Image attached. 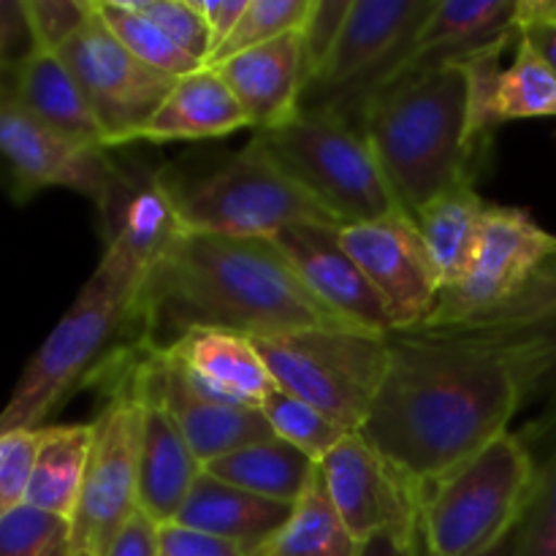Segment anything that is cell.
Masks as SVG:
<instances>
[{
	"mask_svg": "<svg viewBox=\"0 0 556 556\" xmlns=\"http://www.w3.org/2000/svg\"><path fill=\"white\" fill-rule=\"evenodd\" d=\"M391 362L358 432L418 492L508 432L519 386L494 353L438 334H389Z\"/></svg>",
	"mask_w": 556,
	"mask_h": 556,
	"instance_id": "1",
	"label": "cell"
},
{
	"mask_svg": "<svg viewBox=\"0 0 556 556\" xmlns=\"http://www.w3.org/2000/svg\"><path fill=\"white\" fill-rule=\"evenodd\" d=\"M134 345L166 351L193 329L258 337L351 329L307 291L271 239L179 233L141 286Z\"/></svg>",
	"mask_w": 556,
	"mask_h": 556,
	"instance_id": "2",
	"label": "cell"
},
{
	"mask_svg": "<svg viewBox=\"0 0 556 556\" xmlns=\"http://www.w3.org/2000/svg\"><path fill=\"white\" fill-rule=\"evenodd\" d=\"M470 81L462 58L445 60L364 98L351 123L364 130L407 215L478 177L467 144Z\"/></svg>",
	"mask_w": 556,
	"mask_h": 556,
	"instance_id": "3",
	"label": "cell"
},
{
	"mask_svg": "<svg viewBox=\"0 0 556 556\" xmlns=\"http://www.w3.org/2000/svg\"><path fill=\"white\" fill-rule=\"evenodd\" d=\"M147 275L144 261L119 244H106L101 264L16 380L14 394L0 410V434L41 429L71 391L96 375L106 362V348L134 320Z\"/></svg>",
	"mask_w": 556,
	"mask_h": 556,
	"instance_id": "4",
	"label": "cell"
},
{
	"mask_svg": "<svg viewBox=\"0 0 556 556\" xmlns=\"http://www.w3.org/2000/svg\"><path fill=\"white\" fill-rule=\"evenodd\" d=\"M554 309L556 233L521 206L489 204L470 269L416 331H508Z\"/></svg>",
	"mask_w": 556,
	"mask_h": 556,
	"instance_id": "5",
	"label": "cell"
},
{
	"mask_svg": "<svg viewBox=\"0 0 556 556\" xmlns=\"http://www.w3.org/2000/svg\"><path fill=\"white\" fill-rule=\"evenodd\" d=\"M535 456L519 432H505L424 492L421 543L427 556H478L519 527Z\"/></svg>",
	"mask_w": 556,
	"mask_h": 556,
	"instance_id": "6",
	"label": "cell"
},
{
	"mask_svg": "<svg viewBox=\"0 0 556 556\" xmlns=\"http://www.w3.org/2000/svg\"><path fill=\"white\" fill-rule=\"evenodd\" d=\"M168 188L185 233L271 239L299 223L342 228L271 157L258 136L212 172L177 182L168 179Z\"/></svg>",
	"mask_w": 556,
	"mask_h": 556,
	"instance_id": "7",
	"label": "cell"
},
{
	"mask_svg": "<svg viewBox=\"0 0 556 556\" xmlns=\"http://www.w3.org/2000/svg\"><path fill=\"white\" fill-rule=\"evenodd\" d=\"M255 136L342 228L402 210L369 139L342 114L304 109L286 128Z\"/></svg>",
	"mask_w": 556,
	"mask_h": 556,
	"instance_id": "8",
	"label": "cell"
},
{
	"mask_svg": "<svg viewBox=\"0 0 556 556\" xmlns=\"http://www.w3.org/2000/svg\"><path fill=\"white\" fill-rule=\"evenodd\" d=\"M92 378L106 386L109 400L92 421L90 462L68 525L71 556H106L139 510L141 405L130 378V353L106 356Z\"/></svg>",
	"mask_w": 556,
	"mask_h": 556,
	"instance_id": "9",
	"label": "cell"
},
{
	"mask_svg": "<svg viewBox=\"0 0 556 556\" xmlns=\"http://www.w3.org/2000/svg\"><path fill=\"white\" fill-rule=\"evenodd\" d=\"M277 389L342 427H364L391 362L389 337L358 329H299L253 340Z\"/></svg>",
	"mask_w": 556,
	"mask_h": 556,
	"instance_id": "10",
	"label": "cell"
},
{
	"mask_svg": "<svg viewBox=\"0 0 556 556\" xmlns=\"http://www.w3.org/2000/svg\"><path fill=\"white\" fill-rule=\"evenodd\" d=\"M434 0H353L345 27L307 92L313 106L348 117L351 109L405 58ZM302 109V112H304Z\"/></svg>",
	"mask_w": 556,
	"mask_h": 556,
	"instance_id": "11",
	"label": "cell"
},
{
	"mask_svg": "<svg viewBox=\"0 0 556 556\" xmlns=\"http://www.w3.org/2000/svg\"><path fill=\"white\" fill-rule=\"evenodd\" d=\"M60 58L79 81L109 150L139 141L141 130L150 125L177 81L139 63L106 30L96 11L85 30L63 47Z\"/></svg>",
	"mask_w": 556,
	"mask_h": 556,
	"instance_id": "12",
	"label": "cell"
},
{
	"mask_svg": "<svg viewBox=\"0 0 556 556\" xmlns=\"http://www.w3.org/2000/svg\"><path fill=\"white\" fill-rule=\"evenodd\" d=\"M0 163L9 172L16 201L43 188H68L90 199L103 215L125 179L109 150L81 147L54 134L14 96L0 103Z\"/></svg>",
	"mask_w": 556,
	"mask_h": 556,
	"instance_id": "13",
	"label": "cell"
},
{
	"mask_svg": "<svg viewBox=\"0 0 556 556\" xmlns=\"http://www.w3.org/2000/svg\"><path fill=\"white\" fill-rule=\"evenodd\" d=\"M340 242L378 293L391 334H407L429 324L443 280L413 215L400 210L380 220L345 226L340 228Z\"/></svg>",
	"mask_w": 556,
	"mask_h": 556,
	"instance_id": "14",
	"label": "cell"
},
{
	"mask_svg": "<svg viewBox=\"0 0 556 556\" xmlns=\"http://www.w3.org/2000/svg\"><path fill=\"white\" fill-rule=\"evenodd\" d=\"M470 81L467 144L481 163L500 125L514 119L556 117V76L532 52L519 30H508L497 41L462 54Z\"/></svg>",
	"mask_w": 556,
	"mask_h": 556,
	"instance_id": "15",
	"label": "cell"
},
{
	"mask_svg": "<svg viewBox=\"0 0 556 556\" xmlns=\"http://www.w3.org/2000/svg\"><path fill=\"white\" fill-rule=\"evenodd\" d=\"M318 470L331 505L358 543L378 532H421V492L362 432L348 434Z\"/></svg>",
	"mask_w": 556,
	"mask_h": 556,
	"instance_id": "16",
	"label": "cell"
},
{
	"mask_svg": "<svg viewBox=\"0 0 556 556\" xmlns=\"http://www.w3.org/2000/svg\"><path fill=\"white\" fill-rule=\"evenodd\" d=\"M130 378L141 405L139 510L155 525H172L204 467L168 413L161 391V353L130 345Z\"/></svg>",
	"mask_w": 556,
	"mask_h": 556,
	"instance_id": "17",
	"label": "cell"
},
{
	"mask_svg": "<svg viewBox=\"0 0 556 556\" xmlns=\"http://www.w3.org/2000/svg\"><path fill=\"white\" fill-rule=\"evenodd\" d=\"M307 291L345 326L389 337L391 324L378 293L340 242V228L299 223L271 237Z\"/></svg>",
	"mask_w": 556,
	"mask_h": 556,
	"instance_id": "18",
	"label": "cell"
},
{
	"mask_svg": "<svg viewBox=\"0 0 556 556\" xmlns=\"http://www.w3.org/2000/svg\"><path fill=\"white\" fill-rule=\"evenodd\" d=\"M212 68L233 92L255 134L286 128L302 114V98L309 90L302 30L233 54Z\"/></svg>",
	"mask_w": 556,
	"mask_h": 556,
	"instance_id": "19",
	"label": "cell"
},
{
	"mask_svg": "<svg viewBox=\"0 0 556 556\" xmlns=\"http://www.w3.org/2000/svg\"><path fill=\"white\" fill-rule=\"evenodd\" d=\"M516 3L519 0H434L432 11L418 27L405 58L364 98L375 96V92L386 90L396 81L410 79L421 71L434 68L445 60H456L462 54H470L486 43L497 41L500 36L516 27ZM351 114L345 119H351Z\"/></svg>",
	"mask_w": 556,
	"mask_h": 556,
	"instance_id": "20",
	"label": "cell"
},
{
	"mask_svg": "<svg viewBox=\"0 0 556 556\" xmlns=\"http://www.w3.org/2000/svg\"><path fill=\"white\" fill-rule=\"evenodd\" d=\"M168 358L185 378L212 400L261 410L266 396L277 389L264 356L244 334L220 329H193L166 348Z\"/></svg>",
	"mask_w": 556,
	"mask_h": 556,
	"instance_id": "21",
	"label": "cell"
},
{
	"mask_svg": "<svg viewBox=\"0 0 556 556\" xmlns=\"http://www.w3.org/2000/svg\"><path fill=\"white\" fill-rule=\"evenodd\" d=\"M161 353L163 402L201 467L239 448L275 438L264 413L201 394L166 353Z\"/></svg>",
	"mask_w": 556,
	"mask_h": 556,
	"instance_id": "22",
	"label": "cell"
},
{
	"mask_svg": "<svg viewBox=\"0 0 556 556\" xmlns=\"http://www.w3.org/2000/svg\"><path fill=\"white\" fill-rule=\"evenodd\" d=\"M291 503L258 497L201 472L172 525L223 538L253 556H266L291 521Z\"/></svg>",
	"mask_w": 556,
	"mask_h": 556,
	"instance_id": "23",
	"label": "cell"
},
{
	"mask_svg": "<svg viewBox=\"0 0 556 556\" xmlns=\"http://www.w3.org/2000/svg\"><path fill=\"white\" fill-rule=\"evenodd\" d=\"M250 128L248 114L215 68L204 65L195 74L174 81L172 92L155 117L141 130L139 141H204Z\"/></svg>",
	"mask_w": 556,
	"mask_h": 556,
	"instance_id": "24",
	"label": "cell"
},
{
	"mask_svg": "<svg viewBox=\"0 0 556 556\" xmlns=\"http://www.w3.org/2000/svg\"><path fill=\"white\" fill-rule=\"evenodd\" d=\"M413 334L448 337L494 353L514 372L521 410L538 407L541 413L532 421H548L556 416V309L535 324L508 331H413Z\"/></svg>",
	"mask_w": 556,
	"mask_h": 556,
	"instance_id": "25",
	"label": "cell"
},
{
	"mask_svg": "<svg viewBox=\"0 0 556 556\" xmlns=\"http://www.w3.org/2000/svg\"><path fill=\"white\" fill-rule=\"evenodd\" d=\"M14 98L54 134L81 147L109 150L106 136H103L96 114L90 112V103H87L79 81L74 79L60 54L33 49L16 65Z\"/></svg>",
	"mask_w": 556,
	"mask_h": 556,
	"instance_id": "26",
	"label": "cell"
},
{
	"mask_svg": "<svg viewBox=\"0 0 556 556\" xmlns=\"http://www.w3.org/2000/svg\"><path fill=\"white\" fill-rule=\"evenodd\" d=\"M489 204L476 190V179L454 185L413 215L432 255L443 288L456 286L470 269L481 239Z\"/></svg>",
	"mask_w": 556,
	"mask_h": 556,
	"instance_id": "27",
	"label": "cell"
},
{
	"mask_svg": "<svg viewBox=\"0 0 556 556\" xmlns=\"http://www.w3.org/2000/svg\"><path fill=\"white\" fill-rule=\"evenodd\" d=\"M92 438H96L92 424L41 427V443H38L36 467H33L25 503L71 525L87 462H90Z\"/></svg>",
	"mask_w": 556,
	"mask_h": 556,
	"instance_id": "28",
	"label": "cell"
},
{
	"mask_svg": "<svg viewBox=\"0 0 556 556\" xmlns=\"http://www.w3.org/2000/svg\"><path fill=\"white\" fill-rule=\"evenodd\" d=\"M204 472L258 497L296 505L318 472V465L280 438H271L210 462Z\"/></svg>",
	"mask_w": 556,
	"mask_h": 556,
	"instance_id": "29",
	"label": "cell"
},
{
	"mask_svg": "<svg viewBox=\"0 0 556 556\" xmlns=\"http://www.w3.org/2000/svg\"><path fill=\"white\" fill-rule=\"evenodd\" d=\"M521 440L535 456V486L519 521L516 556H556V416L530 421Z\"/></svg>",
	"mask_w": 556,
	"mask_h": 556,
	"instance_id": "30",
	"label": "cell"
},
{
	"mask_svg": "<svg viewBox=\"0 0 556 556\" xmlns=\"http://www.w3.org/2000/svg\"><path fill=\"white\" fill-rule=\"evenodd\" d=\"M356 548L358 541L342 525L318 470L266 556H356Z\"/></svg>",
	"mask_w": 556,
	"mask_h": 556,
	"instance_id": "31",
	"label": "cell"
},
{
	"mask_svg": "<svg viewBox=\"0 0 556 556\" xmlns=\"http://www.w3.org/2000/svg\"><path fill=\"white\" fill-rule=\"evenodd\" d=\"M92 11L106 25V30L147 68L172 79H182L204 68L199 58L177 47L155 22L130 9L128 0H92Z\"/></svg>",
	"mask_w": 556,
	"mask_h": 556,
	"instance_id": "32",
	"label": "cell"
},
{
	"mask_svg": "<svg viewBox=\"0 0 556 556\" xmlns=\"http://www.w3.org/2000/svg\"><path fill=\"white\" fill-rule=\"evenodd\" d=\"M261 413L269 421L275 438L302 451L315 465H320L351 434V429L342 427L340 421L282 389H275L266 396Z\"/></svg>",
	"mask_w": 556,
	"mask_h": 556,
	"instance_id": "33",
	"label": "cell"
},
{
	"mask_svg": "<svg viewBox=\"0 0 556 556\" xmlns=\"http://www.w3.org/2000/svg\"><path fill=\"white\" fill-rule=\"evenodd\" d=\"M309 5H313V0H250L231 36L217 47V52L212 54L206 65L212 68V65L233 58V54H242L248 49L261 47V43L275 41L286 33L302 30L304 22H307Z\"/></svg>",
	"mask_w": 556,
	"mask_h": 556,
	"instance_id": "34",
	"label": "cell"
},
{
	"mask_svg": "<svg viewBox=\"0 0 556 556\" xmlns=\"http://www.w3.org/2000/svg\"><path fill=\"white\" fill-rule=\"evenodd\" d=\"M33 49L60 54L92 20V0H22Z\"/></svg>",
	"mask_w": 556,
	"mask_h": 556,
	"instance_id": "35",
	"label": "cell"
},
{
	"mask_svg": "<svg viewBox=\"0 0 556 556\" xmlns=\"http://www.w3.org/2000/svg\"><path fill=\"white\" fill-rule=\"evenodd\" d=\"M68 541V521L22 503L0 516V556H47Z\"/></svg>",
	"mask_w": 556,
	"mask_h": 556,
	"instance_id": "36",
	"label": "cell"
},
{
	"mask_svg": "<svg viewBox=\"0 0 556 556\" xmlns=\"http://www.w3.org/2000/svg\"><path fill=\"white\" fill-rule=\"evenodd\" d=\"M128 3L130 9L155 22L177 47H182L185 52L193 54L206 65L212 54V38L204 20L195 11L193 0H128Z\"/></svg>",
	"mask_w": 556,
	"mask_h": 556,
	"instance_id": "37",
	"label": "cell"
},
{
	"mask_svg": "<svg viewBox=\"0 0 556 556\" xmlns=\"http://www.w3.org/2000/svg\"><path fill=\"white\" fill-rule=\"evenodd\" d=\"M38 443H41V429H14L0 434V516L25 503Z\"/></svg>",
	"mask_w": 556,
	"mask_h": 556,
	"instance_id": "38",
	"label": "cell"
},
{
	"mask_svg": "<svg viewBox=\"0 0 556 556\" xmlns=\"http://www.w3.org/2000/svg\"><path fill=\"white\" fill-rule=\"evenodd\" d=\"M351 5L353 0H313V5H309L307 22H304L302 27L309 85H313V81L318 79L320 71H324L326 60H329L331 49H334L337 38H340L342 27H345Z\"/></svg>",
	"mask_w": 556,
	"mask_h": 556,
	"instance_id": "39",
	"label": "cell"
},
{
	"mask_svg": "<svg viewBox=\"0 0 556 556\" xmlns=\"http://www.w3.org/2000/svg\"><path fill=\"white\" fill-rule=\"evenodd\" d=\"M516 30L556 76V0H519Z\"/></svg>",
	"mask_w": 556,
	"mask_h": 556,
	"instance_id": "40",
	"label": "cell"
},
{
	"mask_svg": "<svg viewBox=\"0 0 556 556\" xmlns=\"http://www.w3.org/2000/svg\"><path fill=\"white\" fill-rule=\"evenodd\" d=\"M157 543H161V556H253L237 543L179 525H163Z\"/></svg>",
	"mask_w": 556,
	"mask_h": 556,
	"instance_id": "41",
	"label": "cell"
},
{
	"mask_svg": "<svg viewBox=\"0 0 556 556\" xmlns=\"http://www.w3.org/2000/svg\"><path fill=\"white\" fill-rule=\"evenodd\" d=\"M33 52L22 0H0V63L20 65Z\"/></svg>",
	"mask_w": 556,
	"mask_h": 556,
	"instance_id": "42",
	"label": "cell"
},
{
	"mask_svg": "<svg viewBox=\"0 0 556 556\" xmlns=\"http://www.w3.org/2000/svg\"><path fill=\"white\" fill-rule=\"evenodd\" d=\"M157 532H161V525H155L144 510H136L123 532L114 538L106 556H161Z\"/></svg>",
	"mask_w": 556,
	"mask_h": 556,
	"instance_id": "43",
	"label": "cell"
},
{
	"mask_svg": "<svg viewBox=\"0 0 556 556\" xmlns=\"http://www.w3.org/2000/svg\"><path fill=\"white\" fill-rule=\"evenodd\" d=\"M248 3L250 0H193L195 11H199L206 30H210L212 54L217 52V47H220L228 36H231V30L237 27V22L242 20ZM206 63H210V60H206Z\"/></svg>",
	"mask_w": 556,
	"mask_h": 556,
	"instance_id": "44",
	"label": "cell"
},
{
	"mask_svg": "<svg viewBox=\"0 0 556 556\" xmlns=\"http://www.w3.org/2000/svg\"><path fill=\"white\" fill-rule=\"evenodd\" d=\"M421 532L416 535H402V532H378L358 543L356 556H418Z\"/></svg>",
	"mask_w": 556,
	"mask_h": 556,
	"instance_id": "45",
	"label": "cell"
},
{
	"mask_svg": "<svg viewBox=\"0 0 556 556\" xmlns=\"http://www.w3.org/2000/svg\"><path fill=\"white\" fill-rule=\"evenodd\" d=\"M516 548H519V527H516L514 532H508V535H505L497 546H492L489 552H483L478 556H516Z\"/></svg>",
	"mask_w": 556,
	"mask_h": 556,
	"instance_id": "46",
	"label": "cell"
},
{
	"mask_svg": "<svg viewBox=\"0 0 556 556\" xmlns=\"http://www.w3.org/2000/svg\"><path fill=\"white\" fill-rule=\"evenodd\" d=\"M14 85H16V65L0 63V103H3L5 98L14 96Z\"/></svg>",
	"mask_w": 556,
	"mask_h": 556,
	"instance_id": "47",
	"label": "cell"
},
{
	"mask_svg": "<svg viewBox=\"0 0 556 556\" xmlns=\"http://www.w3.org/2000/svg\"><path fill=\"white\" fill-rule=\"evenodd\" d=\"M47 556H71V554H68V541L58 543V546H54V548H52V552H49Z\"/></svg>",
	"mask_w": 556,
	"mask_h": 556,
	"instance_id": "48",
	"label": "cell"
}]
</instances>
